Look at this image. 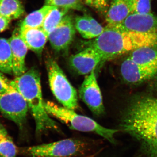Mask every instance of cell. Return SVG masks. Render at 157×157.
<instances>
[{
	"mask_svg": "<svg viewBox=\"0 0 157 157\" xmlns=\"http://www.w3.org/2000/svg\"><path fill=\"white\" fill-rule=\"evenodd\" d=\"M0 71L6 74H13L11 47L9 40L0 38Z\"/></svg>",
	"mask_w": 157,
	"mask_h": 157,
	"instance_id": "19",
	"label": "cell"
},
{
	"mask_svg": "<svg viewBox=\"0 0 157 157\" xmlns=\"http://www.w3.org/2000/svg\"><path fill=\"white\" fill-rule=\"evenodd\" d=\"M75 29L71 15H65L58 25L48 35V40L52 48L57 51L68 48L74 39Z\"/></svg>",
	"mask_w": 157,
	"mask_h": 157,
	"instance_id": "9",
	"label": "cell"
},
{
	"mask_svg": "<svg viewBox=\"0 0 157 157\" xmlns=\"http://www.w3.org/2000/svg\"><path fill=\"white\" fill-rule=\"evenodd\" d=\"M45 5L64 8L69 9H74L79 11H84L85 8L80 0H45Z\"/></svg>",
	"mask_w": 157,
	"mask_h": 157,
	"instance_id": "22",
	"label": "cell"
},
{
	"mask_svg": "<svg viewBox=\"0 0 157 157\" xmlns=\"http://www.w3.org/2000/svg\"><path fill=\"white\" fill-rule=\"evenodd\" d=\"M120 25L124 29L130 32L157 34V16L152 13L131 14Z\"/></svg>",
	"mask_w": 157,
	"mask_h": 157,
	"instance_id": "12",
	"label": "cell"
},
{
	"mask_svg": "<svg viewBox=\"0 0 157 157\" xmlns=\"http://www.w3.org/2000/svg\"><path fill=\"white\" fill-rule=\"evenodd\" d=\"M156 46H144L133 51L129 58L137 65L157 70V48Z\"/></svg>",
	"mask_w": 157,
	"mask_h": 157,
	"instance_id": "16",
	"label": "cell"
},
{
	"mask_svg": "<svg viewBox=\"0 0 157 157\" xmlns=\"http://www.w3.org/2000/svg\"><path fill=\"white\" fill-rule=\"evenodd\" d=\"M7 135H8V133H7L6 129H5V128H4L3 125L0 124V139L3 136Z\"/></svg>",
	"mask_w": 157,
	"mask_h": 157,
	"instance_id": "29",
	"label": "cell"
},
{
	"mask_svg": "<svg viewBox=\"0 0 157 157\" xmlns=\"http://www.w3.org/2000/svg\"><path fill=\"white\" fill-rule=\"evenodd\" d=\"M28 109L24 98L15 88L0 94V112L20 128H22L25 123Z\"/></svg>",
	"mask_w": 157,
	"mask_h": 157,
	"instance_id": "7",
	"label": "cell"
},
{
	"mask_svg": "<svg viewBox=\"0 0 157 157\" xmlns=\"http://www.w3.org/2000/svg\"><path fill=\"white\" fill-rule=\"evenodd\" d=\"M88 6L99 11H102L107 8L109 0H82Z\"/></svg>",
	"mask_w": 157,
	"mask_h": 157,
	"instance_id": "27",
	"label": "cell"
},
{
	"mask_svg": "<svg viewBox=\"0 0 157 157\" xmlns=\"http://www.w3.org/2000/svg\"><path fill=\"white\" fill-rule=\"evenodd\" d=\"M19 33L28 49L38 54L42 53L48 40V34L42 27L19 29Z\"/></svg>",
	"mask_w": 157,
	"mask_h": 157,
	"instance_id": "14",
	"label": "cell"
},
{
	"mask_svg": "<svg viewBox=\"0 0 157 157\" xmlns=\"http://www.w3.org/2000/svg\"><path fill=\"white\" fill-rule=\"evenodd\" d=\"M90 19L92 25V28L88 39H95L103 33L104 28L103 27L100 23L90 15Z\"/></svg>",
	"mask_w": 157,
	"mask_h": 157,
	"instance_id": "25",
	"label": "cell"
},
{
	"mask_svg": "<svg viewBox=\"0 0 157 157\" xmlns=\"http://www.w3.org/2000/svg\"><path fill=\"white\" fill-rule=\"evenodd\" d=\"M18 150L8 135L0 139V157H16Z\"/></svg>",
	"mask_w": 157,
	"mask_h": 157,
	"instance_id": "21",
	"label": "cell"
},
{
	"mask_svg": "<svg viewBox=\"0 0 157 157\" xmlns=\"http://www.w3.org/2000/svg\"><path fill=\"white\" fill-rule=\"evenodd\" d=\"M11 84L27 104L36 123V133L38 137L48 131L60 132L55 121L51 118L45 107L42 98L41 78L38 70L31 68L11 81Z\"/></svg>",
	"mask_w": 157,
	"mask_h": 157,
	"instance_id": "3",
	"label": "cell"
},
{
	"mask_svg": "<svg viewBox=\"0 0 157 157\" xmlns=\"http://www.w3.org/2000/svg\"><path fill=\"white\" fill-rule=\"evenodd\" d=\"M48 80L52 91L63 107L75 110L78 108V96L57 63L52 59L46 63Z\"/></svg>",
	"mask_w": 157,
	"mask_h": 157,
	"instance_id": "5",
	"label": "cell"
},
{
	"mask_svg": "<svg viewBox=\"0 0 157 157\" xmlns=\"http://www.w3.org/2000/svg\"><path fill=\"white\" fill-rule=\"evenodd\" d=\"M11 21L0 14V33L6 30L9 28Z\"/></svg>",
	"mask_w": 157,
	"mask_h": 157,
	"instance_id": "28",
	"label": "cell"
},
{
	"mask_svg": "<svg viewBox=\"0 0 157 157\" xmlns=\"http://www.w3.org/2000/svg\"><path fill=\"white\" fill-rule=\"evenodd\" d=\"M3 73L0 71V94L9 92L14 89L11 84V81Z\"/></svg>",
	"mask_w": 157,
	"mask_h": 157,
	"instance_id": "26",
	"label": "cell"
},
{
	"mask_svg": "<svg viewBox=\"0 0 157 157\" xmlns=\"http://www.w3.org/2000/svg\"><path fill=\"white\" fill-rule=\"evenodd\" d=\"M121 75L125 81L131 83H137L150 79L157 73V70L141 67L127 58L122 63Z\"/></svg>",
	"mask_w": 157,
	"mask_h": 157,
	"instance_id": "13",
	"label": "cell"
},
{
	"mask_svg": "<svg viewBox=\"0 0 157 157\" xmlns=\"http://www.w3.org/2000/svg\"><path fill=\"white\" fill-rule=\"evenodd\" d=\"M69 62L70 67L76 73L80 75H86L95 70L99 64L103 63V60L98 52L91 47H88L72 56Z\"/></svg>",
	"mask_w": 157,
	"mask_h": 157,
	"instance_id": "10",
	"label": "cell"
},
{
	"mask_svg": "<svg viewBox=\"0 0 157 157\" xmlns=\"http://www.w3.org/2000/svg\"><path fill=\"white\" fill-rule=\"evenodd\" d=\"M98 154V153H95L94 154L90 155L84 157H95L96 156V155Z\"/></svg>",
	"mask_w": 157,
	"mask_h": 157,
	"instance_id": "30",
	"label": "cell"
},
{
	"mask_svg": "<svg viewBox=\"0 0 157 157\" xmlns=\"http://www.w3.org/2000/svg\"><path fill=\"white\" fill-rule=\"evenodd\" d=\"M55 7L45 5L28 15L20 25L19 29L42 27L45 17Z\"/></svg>",
	"mask_w": 157,
	"mask_h": 157,
	"instance_id": "17",
	"label": "cell"
},
{
	"mask_svg": "<svg viewBox=\"0 0 157 157\" xmlns=\"http://www.w3.org/2000/svg\"><path fill=\"white\" fill-rule=\"evenodd\" d=\"M150 46H157V34L135 33L124 29L120 25H107L89 47L98 52L104 62L140 47Z\"/></svg>",
	"mask_w": 157,
	"mask_h": 157,
	"instance_id": "2",
	"label": "cell"
},
{
	"mask_svg": "<svg viewBox=\"0 0 157 157\" xmlns=\"http://www.w3.org/2000/svg\"><path fill=\"white\" fill-rule=\"evenodd\" d=\"M69 9L55 7L48 13L45 17L42 28L48 35L58 25L65 15L67 14Z\"/></svg>",
	"mask_w": 157,
	"mask_h": 157,
	"instance_id": "20",
	"label": "cell"
},
{
	"mask_svg": "<svg viewBox=\"0 0 157 157\" xmlns=\"http://www.w3.org/2000/svg\"><path fill=\"white\" fill-rule=\"evenodd\" d=\"M87 143L76 138H68L52 143L20 148L22 153L32 157H69L84 152Z\"/></svg>",
	"mask_w": 157,
	"mask_h": 157,
	"instance_id": "6",
	"label": "cell"
},
{
	"mask_svg": "<svg viewBox=\"0 0 157 157\" xmlns=\"http://www.w3.org/2000/svg\"><path fill=\"white\" fill-rule=\"evenodd\" d=\"M75 28L84 39H88L92 28L90 19V15L85 14L77 16L74 22Z\"/></svg>",
	"mask_w": 157,
	"mask_h": 157,
	"instance_id": "23",
	"label": "cell"
},
{
	"mask_svg": "<svg viewBox=\"0 0 157 157\" xmlns=\"http://www.w3.org/2000/svg\"><path fill=\"white\" fill-rule=\"evenodd\" d=\"M24 12V7L19 0H0V14L11 21L18 19Z\"/></svg>",
	"mask_w": 157,
	"mask_h": 157,
	"instance_id": "18",
	"label": "cell"
},
{
	"mask_svg": "<svg viewBox=\"0 0 157 157\" xmlns=\"http://www.w3.org/2000/svg\"><path fill=\"white\" fill-rule=\"evenodd\" d=\"M8 40L11 47L12 72L17 77L27 71L25 60L28 48L20 35L19 29L14 31Z\"/></svg>",
	"mask_w": 157,
	"mask_h": 157,
	"instance_id": "11",
	"label": "cell"
},
{
	"mask_svg": "<svg viewBox=\"0 0 157 157\" xmlns=\"http://www.w3.org/2000/svg\"><path fill=\"white\" fill-rule=\"evenodd\" d=\"M151 0H132V14H151Z\"/></svg>",
	"mask_w": 157,
	"mask_h": 157,
	"instance_id": "24",
	"label": "cell"
},
{
	"mask_svg": "<svg viewBox=\"0 0 157 157\" xmlns=\"http://www.w3.org/2000/svg\"><path fill=\"white\" fill-rule=\"evenodd\" d=\"M121 127L140 143L145 156L157 157V98L146 97L133 102Z\"/></svg>",
	"mask_w": 157,
	"mask_h": 157,
	"instance_id": "1",
	"label": "cell"
},
{
	"mask_svg": "<svg viewBox=\"0 0 157 157\" xmlns=\"http://www.w3.org/2000/svg\"><path fill=\"white\" fill-rule=\"evenodd\" d=\"M48 115L60 121L70 129L78 132H92L100 135L112 144L116 143L114 136L119 130L107 128L92 119L76 113L74 110L59 106L53 102H45Z\"/></svg>",
	"mask_w": 157,
	"mask_h": 157,
	"instance_id": "4",
	"label": "cell"
},
{
	"mask_svg": "<svg viewBox=\"0 0 157 157\" xmlns=\"http://www.w3.org/2000/svg\"><path fill=\"white\" fill-rule=\"evenodd\" d=\"M132 0H113L106 14L108 25H119L132 14Z\"/></svg>",
	"mask_w": 157,
	"mask_h": 157,
	"instance_id": "15",
	"label": "cell"
},
{
	"mask_svg": "<svg viewBox=\"0 0 157 157\" xmlns=\"http://www.w3.org/2000/svg\"><path fill=\"white\" fill-rule=\"evenodd\" d=\"M95 70L85 77L79 89V95L94 114L101 116L104 113V107Z\"/></svg>",
	"mask_w": 157,
	"mask_h": 157,
	"instance_id": "8",
	"label": "cell"
}]
</instances>
